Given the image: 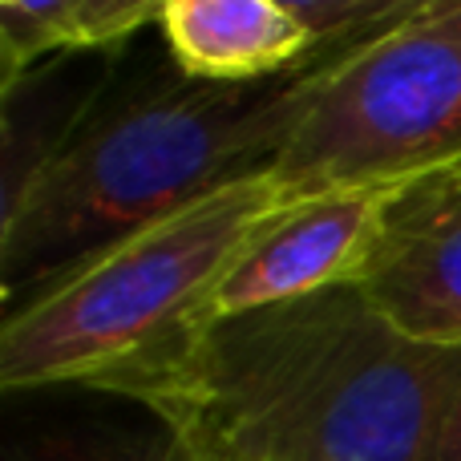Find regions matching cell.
<instances>
[{
    "instance_id": "cell-1",
    "label": "cell",
    "mask_w": 461,
    "mask_h": 461,
    "mask_svg": "<svg viewBox=\"0 0 461 461\" xmlns=\"http://www.w3.org/2000/svg\"><path fill=\"white\" fill-rule=\"evenodd\" d=\"M457 368L352 284L199 316L105 393L150 409L175 461H429Z\"/></svg>"
},
{
    "instance_id": "cell-2",
    "label": "cell",
    "mask_w": 461,
    "mask_h": 461,
    "mask_svg": "<svg viewBox=\"0 0 461 461\" xmlns=\"http://www.w3.org/2000/svg\"><path fill=\"white\" fill-rule=\"evenodd\" d=\"M352 45V37H324L300 69L247 86L178 73V86L134 94L61 134L21 183L5 186V295L32 292L102 243L215 186L271 170Z\"/></svg>"
},
{
    "instance_id": "cell-3",
    "label": "cell",
    "mask_w": 461,
    "mask_h": 461,
    "mask_svg": "<svg viewBox=\"0 0 461 461\" xmlns=\"http://www.w3.org/2000/svg\"><path fill=\"white\" fill-rule=\"evenodd\" d=\"M287 207L271 170H259L110 239L32 287L0 328L5 393L105 389L186 332Z\"/></svg>"
},
{
    "instance_id": "cell-4",
    "label": "cell",
    "mask_w": 461,
    "mask_h": 461,
    "mask_svg": "<svg viewBox=\"0 0 461 461\" xmlns=\"http://www.w3.org/2000/svg\"><path fill=\"white\" fill-rule=\"evenodd\" d=\"M461 167V41L425 24L360 37L271 162L287 203L340 186L421 183Z\"/></svg>"
},
{
    "instance_id": "cell-5",
    "label": "cell",
    "mask_w": 461,
    "mask_h": 461,
    "mask_svg": "<svg viewBox=\"0 0 461 461\" xmlns=\"http://www.w3.org/2000/svg\"><path fill=\"white\" fill-rule=\"evenodd\" d=\"M409 186L413 183L340 186L292 203L247 247L203 316H235L360 284L384 235L389 211Z\"/></svg>"
},
{
    "instance_id": "cell-6",
    "label": "cell",
    "mask_w": 461,
    "mask_h": 461,
    "mask_svg": "<svg viewBox=\"0 0 461 461\" xmlns=\"http://www.w3.org/2000/svg\"><path fill=\"white\" fill-rule=\"evenodd\" d=\"M357 287L401 336L461 348V167L401 194Z\"/></svg>"
},
{
    "instance_id": "cell-7",
    "label": "cell",
    "mask_w": 461,
    "mask_h": 461,
    "mask_svg": "<svg viewBox=\"0 0 461 461\" xmlns=\"http://www.w3.org/2000/svg\"><path fill=\"white\" fill-rule=\"evenodd\" d=\"M158 29L186 81L247 86L300 69L320 37L279 0H162Z\"/></svg>"
},
{
    "instance_id": "cell-8",
    "label": "cell",
    "mask_w": 461,
    "mask_h": 461,
    "mask_svg": "<svg viewBox=\"0 0 461 461\" xmlns=\"http://www.w3.org/2000/svg\"><path fill=\"white\" fill-rule=\"evenodd\" d=\"M86 0H8L0 5V65L5 94H13L21 73H32V61L57 49H73Z\"/></svg>"
},
{
    "instance_id": "cell-9",
    "label": "cell",
    "mask_w": 461,
    "mask_h": 461,
    "mask_svg": "<svg viewBox=\"0 0 461 461\" xmlns=\"http://www.w3.org/2000/svg\"><path fill=\"white\" fill-rule=\"evenodd\" d=\"M13 461H175V441L162 429H57L41 433Z\"/></svg>"
},
{
    "instance_id": "cell-10",
    "label": "cell",
    "mask_w": 461,
    "mask_h": 461,
    "mask_svg": "<svg viewBox=\"0 0 461 461\" xmlns=\"http://www.w3.org/2000/svg\"><path fill=\"white\" fill-rule=\"evenodd\" d=\"M162 0H86L73 49H110L130 41L138 29L158 24Z\"/></svg>"
},
{
    "instance_id": "cell-11",
    "label": "cell",
    "mask_w": 461,
    "mask_h": 461,
    "mask_svg": "<svg viewBox=\"0 0 461 461\" xmlns=\"http://www.w3.org/2000/svg\"><path fill=\"white\" fill-rule=\"evenodd\" d=\"M429 461H461V368L449 384V397L441 405L438 417V433H433V449Z\"/></svg>"
},
{
    "instance_id": "cell-12",
    "label": "cell",
    "mask_w": 461,
    "mask_h": 461,
    "mask_svg": "<svg viewBox=\"0 0 461 461\" xmlns=\"http://www.w3.org/2000/svg\"><path fill=\"white\" fill-rule=\"evenodd\" d=\"M0 5H8V0H0Z\"/></svg>"
}]
</instances>
